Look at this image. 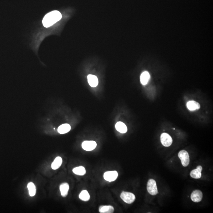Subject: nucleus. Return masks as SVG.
Masks as SVG:
<instances>
[{
  "label": "nucleus",
  "instance_id": "1",
  "mask_svg": "<svg viewBox=\"0 0 213 213\" xmlns=\"http://www.w3.org/2000/svg\"><path fill=\"white\" fill-rule=\"evenodd\" d=\"M62 16L60 11L54 10L46 15L42 20L43 25L48 28L52 26L62 19Z\"/></svg>",
  "mask_w": 213,
  "mask_h": 213
},
{
  "label": "nucleus",
  "instance_id": "2",
  "mask_svg": "<svg viewBox=\"0 0 213 213\" xmlns=\"http://www.w3.org/2000/svg\"><path fill=\"white\" fill-rule=\"evenodd\" d=\"M120 197L124 202L128 204L133 203L135 200V195L130 192H122Z\"/></svg>",
  "mask_w": 213,
  "mask_h": 213
},
{
  "label": "nucleus",
  "instance_id": "3",
  "mask_svg": "<svg viewBox=\"0 0 213 213\" xmlns=\"http://www.w3.org/2000/svg\"><path fill=\"white\" fill-rule=\"evenodd\" d=\"M147 189L148 193L152 195H156L158 191L156 182L153 179H150L147 183Z\"/></svg>",
  "mask_w": 213,
  "mask_h": 213
},
{
  "label": "nucleus",
  "instance_id": "4",
  "mask_svg": "<svg viewBox=\"0 0 213 213\" xmlns=\"http://www.w3.org/2000/svg\"><path fill=\"white\" fill-rule=\"evenodd\" d=\"M178 156L181 161L182 164L184 167H187L189 164V156L188 152L186 150H182L179 152Z\"/></svg>",
  "mask_w": 213,
  "mask_h": 213
},
{
  "label": "nucleus",
  "instance_id": "5",
  "mask_svg": "<svg viewBox=\"0 0 213 213\" xmlns=\"http://www.w3.org/2000/svg\"><path fill=\"white\" fill-rule=\"evenodd\" d=\"M161 142L164 147H170L172 145V139L170 136L167 133H163L160 137Z\"/></svg>",
  "mask_w": 213,
  "mask_h": 213
},
{
  "label": "nucleus",
  "instance_id": "6",
  "mask_svg": "<svg viewBox=\"0 0 213 213\" xmlns=\"http://www.w3.org/2000/svg\"><path fill=\"white\" fill-rule=\"evenodd\" d=\"M97 146V143L95 141L90 140V141H84L82 144V147L84 150L87 151H90L94 150Z\"/></svg>",
  "mask_w": 213,
  "mask_h": 213
},
{
  "label": "nucleus",
  "instance_id": "7",
  "mask_svg": "<svg viewBox=\"0 0 213 213\" xmlns=\"http://www.w3.org/2000/svg\"><path fill=\"white\" fill-rule=\"evenodd\" d=\"M118 173L116 171H108L103 175V178L105 180L109 182L114 181L117 179Z\"/></svg>",
  "mask_w": 213,
  "mask_h": 213
},
{
  "label": "nucleus",
  "instance_id": "8",
  "mask_svg": "<svg viewBox=\"0 0 213 213\" xmlns=\"http://www.w3.org/2000/svg\"><path fill=\"white\" fill-rule=\"evenodd\" d=\"M203 194L201 191L196 190L192 192L191 195V199L193 202H199L202 200Z\"/></svg>",
  "mask_w": 213,
  "mask_h": 213
},
{
  "label": "nucleus",
  "instance_id": "9",
  "mask_svg": "<svg viewBox=\"0 0 213 213\" xmlns=\"http://www.w3.org/2000/svg\"><path fill=\"white\" fill-rule=\"evenodd\" d=\"M202 170V167L199 165L197 167V169L192 170L190 172L191 177L194 179H199L201 177V172Z\"/></svg>",
  "mask_w": 213,
  "mask_h": 213
},
{
  "label": "nucleus",
  "instance_id": "10",
  "mask_svg": "<svg viewBox=\"0 0 213 213\" xmlns=\"http://www.w3.org/2000/svg\"><path fill=\"white\" fill-rule=\"evenodd\" d=\"M87 79H88V83L91 87H95L98 86V80L96 76L90 74L87 76Z\"/></svg>",
  "mask_w": 213,
  "mask_h": 213
},
{
  "label": "nucleus",
  "instance_id": "11",
  "mask_svg": "<svg viewBox=\"0 0 213 213\" xmlns=\"http://www.w3.org/2000/svg\"><path fill=\"white\" fill-rule=\"evenodd\" d=\"M69 190V186L68 183H63L60 186V190L62 196L63 197H65L67 196Z\"/></svg>",
  "mask_w": 213,
  "mask_h": 213
},
{
  "label": "nucleus",
  "instance_id": "12",
  "mask_svg": "<svg viewBox=\"0 0 213 213\" xmlns=\"http://www.w3.org/2000/svg\"><path fill=\"white\" fill-rule=\"evenodd\" d=\"M187 108L191 111H194L197 109H199L200 105L198 102L194 101H189L187 103Z\"/></svg>",
  "mask_w": 213,
  "mask_h": 213
},
{
  "label": "nucleus",
  "instance_id": "13",
  "mask_svg": "<svg viewBox=\"0 0 213 213\" xmlns=\"http://www.w3.org/2000/svg\"><path fill=\"white\" fill-rule=\"evenodd\" d=\"M99 211L101 213H113L114 212V208L110 205L101 206L99 208Z\"/></svg>",
  "mask_w": 213,
  "mask_h": 213
},
{
  "label": "nucleus",
  "instance_id": "14",
  "mask_svg": "<svg viewBox=\"0 0 213 213\" xmlns=\"http://www.w3.org/2000/svg\"><path fill=\"white\" fill-rule=\"evenodd\" d=\"M116 130L122 133H125L127 132V127L124 123L121 122H118L115 125Z\"/></svg>",
  "mask_w": 213,
  "mask_h": 213
},
{
  "label": "nucleus",
  "instance_id": "15",
  "mask_svg": "<svg viewBox=\"0 0 213 213\" xmlns=\"http://www.w3.org/2000/svg\"><path fill=\"white\" fill-rule=\"evenodd\" d=\"M71 130V126L69 124H62L58 128V132L60 134H65Z\"/></svg>",
  "mask_w": 213,
  "mask_h": 213
},
{
  "label": "nucleus",
  "instance_id": "16",
  "mask_svg": "<svg viewBox=\"0 0 213 213\" xmlns=\"http://www.w3.org/2000/svg\"><path fill=\"white\" fill-rule=\"evenodd\" d=\"M63 163V160L61 157H57L54 160L51 164L52 169L53 170H56L61 166Z\"/></svg>",
  "mask_w": 213,
  "mask_h": 213
},
{
  "label": "nucleus",
  "instance_id": "17",
  "mask_svg": "<svg viewBox=\"0 0 213 213\" xmlns=\"http://www.w3.org/2000/svg\"><path fill=\"white\" fill-rule=\"evenodd\" d=\"M150 75L148 72H144L140 76V82L143 85H146L149 81Z\"/></svg>",
  "mask_w": 213,
  "mask_h": 213
},
{
  "label": "nucleus",
  "instance_id": "18",
  "mask_svg": "<svg viewBox=\"0 0 213 213\" xmlns=\"http://www.w3.org/2000/svg\"><path fill=\"white\" fill-rule=\"evenodd\" d=\"M73 173L79 176H83L85 174L86 171L85 168L83 166L76 167L73 169Z\"/></svg>",
  "mask_w": 213,
  "mask_h": 213
},
{
  "label": "nucleus",
  "instance_id": "19",
  "mask_svg": "<svg viewBox=\"0 0 213 213\" xmlns=\"http://www.w3.org/2000/svg\"><path fill=\"white\" fill-rule=\"evenodd\" d=\"M79 198L82 201L86 202L89 201L90 199V195L87 190H83L79 194Z\"/></svg>",
  "mask_w": 213,
  "mask_h": 213
},
{
  "label": "nucleus",
  "instance_id": "20",
  "mask_svg": "<svg viewBox=\"0 0 213 213\" xmlns=\"http://www.w3.org/2000/svg\"><path fill=\"white\" fill-rule=\"evenodd\" d=\"M27 188L29 191V194L30 196H34L36 192V188L34 183L33 182L28 183L27 185Z\"/></svg>",
  "mask_w": 213,
  "mask_h": 213
}]
</instances>
